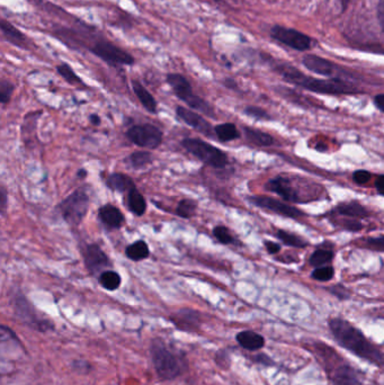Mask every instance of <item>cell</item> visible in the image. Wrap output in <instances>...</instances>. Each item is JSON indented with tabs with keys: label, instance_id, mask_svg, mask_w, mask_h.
<instances>
[{
	"label": "cell",
	"instance_id": "22",
	"mask_svg": "<svg viewBox=\"0 0 384 385\" xmlns=\"http://www.w3.org/2000/svg\"><path fill=\"white\" fill-rule=\"evenodd\" d=\"M125 256L132 262H141L150 256V249L145 240H136L125 248Z\"/></svg>",
	"mask_w": 384,
	"mask_h": 385
},
{
	"label": "cell",
	"instance_id": "11",
	"mask_svg": "<svg viewBox=\"0 0 384 385\" xmlns=\"http://www.w3.org/2000/svg\"><path fill=\"white\" fill-rule=\"evenodd\" d=\"M272 36L275 40L293 47L298 51H305L310 49L311 40L302 33L296 32L285 27L275 26L272 30Z\"/></svg>",
	"mask_w": 384,
	"mask_h": 385
},
{
	"label": "cell",
	"instance_id": "24",
	"mask_svg": "<svg viewBox=\"0 0 384 385\" xmlns=\"http://www.w3.org/2000/svg\"><path fill=\"white\" fill-rule=\"evenodd\" d=\"M98 282L104 290L109 292H114L120 288L122 284V277L118 272L107 269L98 277Z\"/></svg>",
	"mask_w": 384,
	"mask_h": 385
},
{
	"label": "cell",
	"instance_id": "10",
	"mask_svg": "<svg viewBox=\"0 0 384 385\" xmlns=\"http://www.w3.org/2000/svg\"><path fill=\"white\" fill-rule=\"evenodd\" d=\"M176 115L184 123L196 129L198 132L201 133L203 136H209V138H213L216 136L212 124L207 121V118H204L200 113L179 105L176 107Z\"/></svg>",
	"mask_w": 384,
	"mask_h": 385
},
{
	"label": "cell",
	"instance_id": "16",
	"mask_svg": "<svg viewBox=\"0 0 384 385\" xmlns=\"http://www.w3.org/2000/svg\"><path fill=\"white\" fill-rule=\"evenodd\" d=\"M131 84H132V89H134V94H136L138 100H140L141 105L145 107V111L150 113V114H157V100L152 96L150 91L145 88V86L140 83L139 80L134 79L131 81Z\"/></svg>",
	"mask_w": 384,
	"mask_h": 385
},
{
	"label": "cell",
	"instance_id": "8",
	"mask_svg": "<svg viewBox=\"0 0 384 385\" xmlns=\"http://www.w3.org/2000/svg\"><path fill=\"white\" fill-rule=\"evenodd\" d=\"M127 138L136 147L154 150L163 143V133L154 124H138L127 129Z\"/></svg>",
	"mask_w": 384,
	"mask_h": 385
},
{
	"label": "cell",
	"instance_id": "21",
	"mask_svg": "<svg viewBox=\"0 0 384 385\" xmlns=\"http://www.w3.org/2000/svg\"><path fill=\"white\" fill-rule=\"evenodd\" d=\"M237 341L241 347L248 350H258L263 348L265 345V339L263 336H260L259 333H255V331H250V330H246V331L238 333Z\"/></svg>",
	"mask_w": 384,
	"mask_h": 385
},
{
	"label": "cell",
	"instance_id": "42",
	"mask_svg": "<svg viewBox=\"0 0 384 385\" xmlns=\"http://www.w3.org/2000/svg\"><path fill=\"white\" fill-rule=\"evenodd\" d=\"M265 247H266L267 251L269 253H278L281 250V247L278 244L272 242H265Z\"/></svg>",
	"mask_w": 384,
	"mask_h": 385
},
{
	"label": "cell",
	"instance_id": "28",
	"mask_svg": "<svg viewBox=\"0 0 384 385\" xmlns=\"http://www.w3.org/2000/svg\"><path fill=\"white\" fill-rule=\"evenodd\" d=\"M198 207V204L196 201L191 200V198H184V200L178 202L176 210H175V214L181 219L191 220V219L195 217Z\"/></svg>",
	"mask_w": 384,
	"mask_h": 385
},
{
	"label": "cell",
	"instance_id": "14",
	"mask_svg": "<svg viewBox=\"0 0 384 385\" xmlns=\"http://www.w3.org/2000/svg\"><path fill=\"white\" fill-rule=\"evenodd\" d=\"M0 30H1V34H3V38L8 41L9 43H12L13 45L19 47V49H24L26 50L29 45H27V38L25 36L22 31L18 30L17 27L14 26L12 23H9L6 19H1L0 22Z\"/></svg>",
	"mask_w": 384,
	"mask_h": 385
},
{
	"label": "cell",
	"instance_id": "19",
	"mask_svg": "<svg viewBox=\"0 0 384 385\" xmlns=\"http://www.w3.org/2000/svg\"><path fill=\"white\" fill-rule=\"evenodd\" d=\"M125 195H127V196H125V204L127 210H129L132 214L136 215V217H142V215H145V212H147V207H148V204H147L145 197L143 196L141 191L136 187V189H131V191Z\"/></svg>",
	"mask_w": 384,
	"mask_h": 385
},
{
	"label": "cell",
	"instance_id": "35",
	"mask_svg": "<svg viewBox=\"0 0 384 385\" xmlns=\"http://www.w3.org/2000/svg\"><path fill=\"white\" fill-rule=\"evenodd\" d=\"M312 277L314 280L321 281V282H327L330 281L334 277V268L330 266L326 267H318L316 271L312 273Z\"/></svg>",
	"mask_w": 384,
	"mask_h": 385
},
{
	"label": "cell",
	"instance_id": "3",
	"mask_svg": "<svg viewBox=\"0 0 384 385\" xmlns=\"http://www.w3.org/2000/svg\"><path fill=\"white\" fill-rule=\"evenodd\" d=\"M167 83L170 86L175 96L186 104L189 109L195 112L202 113L207 118H216L213 106L207 100H203L201 96L194 93L192 85L186 77L181 74H168Z\"/></svg>",
	"mask_w": 384,
	"mask_h": 385
},
{
	"label": "cell",
	"instance_id": "6",
	"mask_svg": "<svg viewBox=\"0 0 384 385\" xmlns=\"http://www.w3.org/2000/svg\"><path fill=\"white\" fill-rule=\"evenodd\" d=\"M151 357L160 379H174L182 373V362L163 341L154 340L151 345Z\"/></svg>",
	"mask_w": 384,
	"mask_h": 385
},
{
	"label": "cell",
	"instance_id": "2",
	"mask_svg": "<svg viewBox=\"0 0 384 385\" xmlns=\"http://www.w3.org/2000/svg\"><path fill=\"white\" fill-rule=\"evenodd\" d=\"M280 72L285 79L303 88L309 89L316 93L329 95L351 94L354 93V88L339 80H320L305 76L300 71L290 67H281Z\"/></svg>",
	"mask_w": 384,
	"mask_h": 385
},
{
	"label": "cell",
	"instance_id": "15",
	"mask_svg": "<svg viewBox=\"0 0 384 385\" xmlns=\"http://www.w3.org/2000/svg\"><path fill=\"white\" fill-rule=\"evenodd\" d=\"M266 189L273 193L280 195L282 198L287 202H296L298 196L290 182L283 177H276L274 180H269L266 184Z\"/></svg>",
	"mask_w": 384,
	"mask_h": 385
},
{
	"label": "cell",
	"instance_id": "12",
	"mask_svg": "<svg viewBox=\"0 0 384 385\" xmlns=\"http://www.w3.org/2000/svg\"><path fill=\"white\" fill-rule=\"evenodd\" d=\"M249 202L262 209L269 210L278 214L284 215L287 218L298 219L303 215L301 211L289 204L282 203L280 201L274 200L272 197L253 196L249 197Z\"/></svg>",
	"mask_w": 384,
	"mask_h": 385
},
{
	"label": "cell",
	"instance_id": "43",
	"mask_svg": "<svg viewBox=\"0 0 384 385\" xmlns=\"http://www.w3.org/2000/svg\"><path fill=\"white\" fill-rule=\"evenodd\" d=\"M378 21H380L382 30L384 32V0H381L380 3H378Z\"/></svg>",
	"mask_w": 384,
	"mask_h": 385
},
{
	"label": "cell",
	"instance_id": "1",
	"mask_svg": "<svg viewBox=\"0 0 384 385\" xmlns=\"http://www.w3.org/2000/svg\"><path fill=\"white\" fill-rule=\"evenodd\" d=\"M331 333L344 348L358 357L384 370V353L376 348L363 333L343 319H333L329 322Z\"/></svg>",
	"mask_w": 384,
	"mask_h": 385
},
{
	"label": "cell",
	"instance_id": "39",
	"mask_svg": "<svg viewBox=\"0 0 384 385\" xmlns=\"http://www.w3.org/2000/svg\"><path fill=\"white\" fill-rule=\"evenodd\" d=\"M353 180L360 185H363V184H367L369 182L371 174L367 171H355L354 175H353Z\"/></svg>",
	"mask_w": 384,
	"mask_h": 385
},
{
	"label": "cell",
	"instance_id": "5",
	"mask_svg": "<svg viewBox=\"0 0 384 385\" xmlns=\"http://www.w3.org/2000/svg\"><path fill=\"white\" fill-rule=\"evenodd\" d=\"M182 146L187 152L203 162L204 165L210 166L216 169H222L229 165L227 153L220 150L219 148L214 147L213 144L203 141L201 139H184Z\"/></svg>",
	"mask_w": 384,
	"mask_h": 385
},
{
	"label": "cell",
	"instance_id": "13",
	"mask_svg": "<svg viewBox=\"0 0 384 385\" xmlns=\"http://www.w3.org/2000/svg\"><path fill=\"white\" fill-rule=\"evenodd\" d=\"M97 214L102 224L109 230H120L125 226V214L113 204L101 206L98 209Z\"/></svg>",
	"mask_w": 384,
	"mask_h": 385
},
{
	"label": "cell",
	"instance_id": "47",
	"mask_svg": "<svg viewBox=\"0 0 384 385\" xmlns=\"http://www.w3.org/2000/svg\"><path fill=\"white\" fill-rule=\"evenodd\" d=\"M87 176H88V171L85 168H81V169L78 171L77 177L79 180H85V178H87Z\"/></svg>",
	"mask_w": 384,
	"mask_h": 385
},
{
	"label": "cell",
	"instance_id": "23",
	"mask_svg": "<svg viewBox=\"0 0 384 385\" xmlns=\"http://www.w3.org/2000/svg\"><path fill=\"white\" fill-rule=\"evenodd\" d=\"M303 63L309 70L314 71L316 74H322V76H330L334 72V67L330 62L318 58V56H305Z\"/></svg>",
	"mask_w": 384,
	"mask_h": 385
},
{
	"label": "cell",
	"instance_id": "38",
	"mask_svg": "<svg viewBox=\"0 0 384 385\" xmlns=\"http://www.w3.org/2000/svg\"><path fill=\"white\" fill-rule=\"evenodd\" d=\"M7 205H8V194H7L5 186H0V213L3 217H5L7 211Z\"/></svg>",
	"mask_w": 384,
	"mask_h": 385
},
{
	"label": "cell",
	"instance_id": "7",
	"mask_svg": "<svg viewBox=\"0 0 384 385\" xmlns=\"http://www.w3.org/2000/svg\"><path fill=\"white\" fill-rule=\"evenodd\" d=\"M88 50L94 56H97L112 67L134 65L136 63V59L132 54L105 38H98L97 41H95L88 47Z\"/></svg>",
	"mask_w": 384,
	"mask_h": 385
},
{
	"label": "cell",
	"instance_id": "17",
	"mask_svg": "<svg viewBox=\"0 0 384 385\" xmlns=\"http://www.w3.org/2000/svg\"><path fill=\"white\" fill-rule=\"evenodd\" d=\"M106 186L111 191H116L120 194H127L131 189H136L134 180L129 175L123 173H113L107 177Z\"/></svg>",
	"mask_w": 384,
	"mask_h": 385
},
{
	"label": "cell",
	"instance_id": "31",
	"mask_svg": "<svg viewBox=\"0 0 384 385\" xmlns=\"http://www.w3.org/2000/svg\"><path fill=\"white\" fill-rule=\"evenodd\" d=\"M278 238L291 247L305 248L307 246V242L303 239L298 238L296 235L283 231V230H278Z\"/></svg>",
	"mask_w": 384,
	"mask_h": 385
},
{
	"label": "cell",
	"instance_id": "36",
	"mask_svg": "<svg viewBox=\"0 0 384 385\" xmlns=\"http://www.w3.org/2000/svg\"><path fill=\"white\" fill-rule=\"evenodd\" d=\"M245 114L251 116V118H257V120H269V115L267 114L266 111L256 107V106H249L245 109Z\"/></svg>",
	"mask_w": 384,
	"mask_h": 385
},
{
	"label": "cell",
	"instance_id": "4",
	"mask_svg": "<svg viewBox=\"0 0 384 385\" xmlns=\"http://www.w3.org/2000/svg\"><path fill=\"white\" fill-rule=\"evenodd\" d=\"M89 206L90 198L88 194L85 189H78L60 202L59 205L56 206V211L59 212L65 223L71 227H78L86 218Z\"/></svg>",
	"mask_w": 384,
	"mask_h": 385
},
{
	"label": "cell",
	"instance_id": "26",
	"mask_svg": "<svg viewBox=\"0 0 384 385\" xmlns=\"http://www.w3.org/2000/svg\"><path fill=\"white\" fill-rule=\"evenodd\" d=\"M243 132H245L246 138H247L249 142L256 144V146H259V147H269L274 142L272 136L267 134V133L263 132V131H260V129H253V127H245Z\"/></svg>",
	"mask_w": 384,
	"mask_h": 385
},
{
	"label": "cell",
	"instance_id": "27",
	"mask_svg": "<svg viewBox=\"0 0 384 385\" xmlns=\"http://www.w3.org/2000/svg\"><path fill=\"white\" fill-rule=\"evenodd\" d=\"M336 212H338V214L349 217V218L361 219L365 218L367 215V209L358 202L340 204L336 207Z\"/></svg>",
	"mask_w": 384,
	"mask_h": 385
},
{
	"label": "cell",
	"instance_id": "41",
	"mask_svg": "<svg viewBox=\"0 0 384 385\" xmlns=\"http://www.w3.org/2000/svg\"><path fill=\"white\" fill-rule=\"evenodd\" d=\"M346 228L351 230V231H360V230L363 228V226H362L361 222H358V221L351 220L346 223Z\"/></svg>",
	"mask_w": 384,
	"mask_h": 385
},
{
	"label": "cell",
	"instance_id": "45",
	"mask_svg": "<svg viewBox=\"0 0 384 385\" xmlns=\"http://www.w3.org/2000/svg\"><path fill=\"white\" fill-rule=\"evenodd\" d=\"M374 102H376V107H378L380 111L384 112V94L378 95L376 98H374Z\"/></svg>",
	"mask_w": 384,
	"mask_h": 385
},
{
	"label": "cell",
	"instance_id": "9",
	"mask_svg": "<svg viewBox=\"0 0 384 385\" xmlns=\"http://www.w3.org/2000/svg\"><path fill=\"white\" fill-rule=\"evenodd\" d=\"M83 258L87 271L92 276H96L97 274L101 275L112 266L110 257L97 244H86V247L83 249Z\"/></svg>",
	"mask_w": 384,
	"mask_h": 385
},
{
	"label": "cell",
	"instance_id": "20",
	"mask_svg": "<svg viewBox=\"0 0 384 385\" xmlns=\"http://www.w3.org/2000/svg\"><path fill=\"white\" fill-rule=\"evenodd\" d=\"M172 320L179 329L192 330L200 324V313L189 309L181 310L173 315Z\"/></svg>",
	"mask_w": 384,
	"mask_h": 385
},
{
	"label": "cell",
	"instance_id": "40",
	"mask_svg": "<svg viewBox=\"0 0 384 385\" xmlns=\"http://www.w3.org/2000/svg\"><path fill=\"white\" fill-rule=\"evenodd\" d=\"M331 293L337 295L339 299H346V297H349L347 291H346L345 288H342V286H335V288H331Z\"/></svg>",
	"mask_w": 384,
	"mask_h": 385
},
{
	"label": "cell",
	"instance_id": "30",
	"mask_svg": "<svg viewBox=\"0 0 384 385\" xmlns=\"http://www.w3.org/2000/svg\"><path fill=\"white\" fill-rule=\"evenodd\" d=\"M56 71L70 85H85L83 79L74 72V69L71 68L68 63L63 62L61 65H58Z\"/></svg>",
	"mask_w": 384,
	"mask_h": 385
},
{
	"label": "cell",
	"instance_id": "37",
	"mask_svg": "<svg viewBox=\"0 0 384 385\" xmlns=\"http://www.w3.org/2000/svg\"><path fill=\"white\" fill-rule=\"evenodd\" d=\"M367 246L369 249L376 250V251H384V237L367 239Z\"/></svg>",
	"mask_w": 384,
	"mask_h": 385
},
{
	"label": "cell",
	"instance_id": "18",
	"mask_svg": "<svg viewBox=\"0 0 384 385\" xmlns=\"http://www.w3.org/2000/svg\"><path fill=\"white\" fill-rule=\"evenodd\" d=\"M331 381L334 385H362L356 370L349 365L338 366L331 374Z\"/></svg>",
	"mask_w": 384,
	"mask_h": 385
},
{
	"label": "cell",
	"instance_id": "33",
	"mask_svg": "<svg viewBox=\"0 0 384 385\" xmlns=\"http://www.w3.org/2000/svg\"><path fill=\"white\" fill-rule=\"evenodd\" d=\"M14 91H15L14 84L10 83L9 80L1 79L0 81V103L1 105L6 106L10 102Z\"/></svg>",
	"mask_w": 384,
	"mask_h": 385
},
{
	"label": "cell",
	"instance_id": "46",
	"mask_svg": "<svg viewBox=\"0 0 384 385\" xmlns=\"http://www.w3.org/2000/svg\"><path fill=\"white\" fill-rule=\"evenodd\" d=\"M89 122H90L93 125H95V127H98V125L101 124V118H99V115L90 114V116H89Z\"/></svg>",
	"mask_w": 384,
	"mask_h": 385
},
{
	"label": "cell",
	"instance_id": "32",
	"mask_svg": "<svg viewBox=\"0 0 384 385\" xmlns=\"http://www.w3.org/2000/svg\"><path fill=\"white\" fill-rule=\"evenodd\" d=\"M333 257H334V253L329 250H317L310 257V265L314 267H322V265L330 262Z\"/></svg>",
	"mask_w": 384,
	"mask_h": 385
},
{
	"label": "cell",
	"instance_id": "48",
	"mask_svg": "<svg viewBox=\"0 0 384 385\" xmlns=\"http://www.w3.org/2000/svg\"><path fill=\"white\" fill-rule=\"evenodd\" d=\"M225 86H227V88H236V83L234 80L227 79L225 81Z\"/></svg>",
	"mask_w": 384,
	"mask_h": 385
},
{
	"label": "cell",
	"instance_id": "29",
	"mask_svg": "<svg viewBox=\"0 0 384 385\" xmlns=\"http://www.w3.org/2000/svg\"><path fill=\"white\" fill-rule=\"evenodd\" d=\"M127 162L130 164L131 167L134 168V169H143L154 162V157L151 155L150 151H134L129 156Z\"/></svg>",
	"mask_w": 384,
	"mask_h": 385
},
{
	"label": "cell",
	"instance_id": "34",
	"mask_svg": "<svg viewBox=\"0 0 384 385\" xmlns=\"http://www.w3.org/2000/svg\"><path fill=\"white\" fill-rule=\"evenodd\" d=\"M213 237L218 240L221 244H234V239L231 235L229 228L225 227V226H216L213 228Z\"/></svg>",
	"mask_w": 384,
	"mask_h": 385
},
{
	"label": "cell",
	"instance_id": "44",
	"mask_svg": "<svg viewBox=\"0 0 384 385\" xmlns=\"http://www.w3.org/2000/svg\"><path fill=\"white\" fill-rule=\"evenodd\" d=\"M376 187L380 194L384 196V175L378 176L376 182Z\"/></svg>",
	"mask_w": 384,
	"mask_h": 385
},
{
	"label": "cell",
	"instance_id": "25",
	"mask_svg": "<svg viewBox=\"0 0 384 385\" xmlns=\"http://www.w3.org/2000/svg\"><path fill=\"white\" fill-rule=\"evenodd\" d=\"M214 133L219 141L231 142L239 138L240 133L234 123H222L214 127Z\"/></svg>",
	"mask_w": 384,
	"mask_h": 385
}]
</instances>
